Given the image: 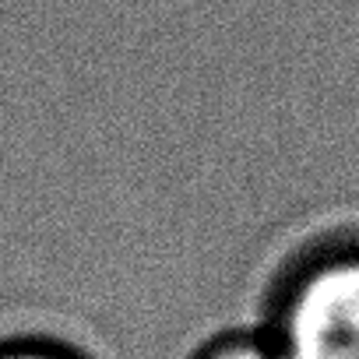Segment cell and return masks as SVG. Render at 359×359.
I'll return each mask as SVG.
<instances>
[{
    "instance_id": "cell-1",
    "label": "cell",
    "mask_w": 359,
    "mask_h": 359,
    "mask_svg": "<svg viewBox=\"0 0 359 359\" xmlns=\"http://www.w3.org/2000/svg\"><path fill=\"white\" fill-rule=\"evenodd\" d=\"M257 324L282 359H359V226L296 243L261 292Z\"/></svg>"
},
{
    "instance_id": "cell-2",
    "label": "cell",
    "mask_w": 359,
    "mask_h": 359,
    "mask_svg": "<svg viewBox=\"0 0 359 359\" xmlns=\"http://www.w3.org/2000/svg\"><path fill=\"white\" fill-rule=\"evenodd\" d=\"M187 359H282V352L275 348L271 334L254 320V324H236V327L215 331Z\"/></svg>"
},
{
    "instance_id": "cell-3",
    "label": "cell",
    "mask_w": 359,
    "mask_h": 359,
    "mask_svg": "<svg viewBox=\"0 0 359 359\" xmlns=\"http://www.w3.org/2000/svg\"><path fill=\"white\" fill-rule=\"evenodd\" d=\"M0 359H92V355L53 334H8L0 338Z\"/></svg>"
}]
</instances>
